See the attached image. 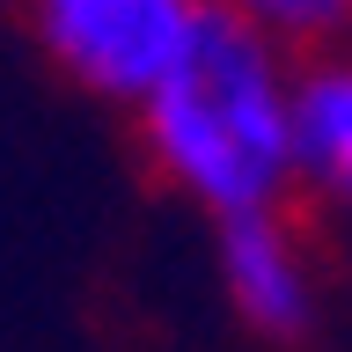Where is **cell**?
Masks as SVG:
<instances>
[{
  "label": "cell",
  "mask_w": 352,
  "mask_h": 352,
  "mask_svg": "<svg viewBox=\"0 0 352 352\" xmlns=\"http://www.w3.org/2000/svg\"><path fill=\"white\" fill-rule=\"evenodd\" d=\"M220 22H242L272 37L279 52L308 59V52H330V44L352 37V0H206Z\"/></svg>",
  "instance_id": "cell-5"
},
{
  "label": "cell",
  "mask_w": 352,
  "mask_h": 352,
  "mask_svg": "<svg viewBox=\"0 0 352 352\" xmlns=\"http://www.w3.org/2000/svg\"><path fill=\"white\" fill-rule=\"evenodd\" d=\"M22 22L66 88L110 110H140L162 88V74L198 44L213 8L206 0H22Z\"/></svg>",
  "instance_id": "cell-2"
},
{
  "label": "cell",
  "mask_w": 352,
  "mask_h": 352,
  "mask_svg": "<svg viewBox=\"0 0 352 352\" xmlns=\"http://www.w3.org/2000/svg\"><path fill=\"white\" fill-rule=\"evenodd\" d=\"M213 279L235 323L264 345H301L323 323V257L286 206L213 220Z\"/></svg>",
  "instance_id": "cell-3"
},
{
  "label": "cell",
  "mask_w": 352,
  "mask_h": 352,
  "mask_svg": "<svg viewBox=\"0 0 352 352\" xmlns=\"http://www.w3.org/2000/svg\"><path fill=\"white\" fill-rule=\"evenodd\" d=\"M294 74L301 59L242 22H206L198 44L132 110L147 169L206 220L272 213L294 198Z\"/></svg>",
  "instance_id": "cell-1"
},
{
  "label": "cell",
  "mask_w": 352,
  "mask_h": 352,
  "mask_svg": "<svg viewBox=\"0 0 352 352\" xmlns=\"http://www.w3.org/2000/svg\"><path fill=\"white\" fill-rule=\"evenodd\" d=\"M294 191L352 235V37L294 74Z\"/></svg>",
  "instance_id": "cell-4"
}]
</instances>
